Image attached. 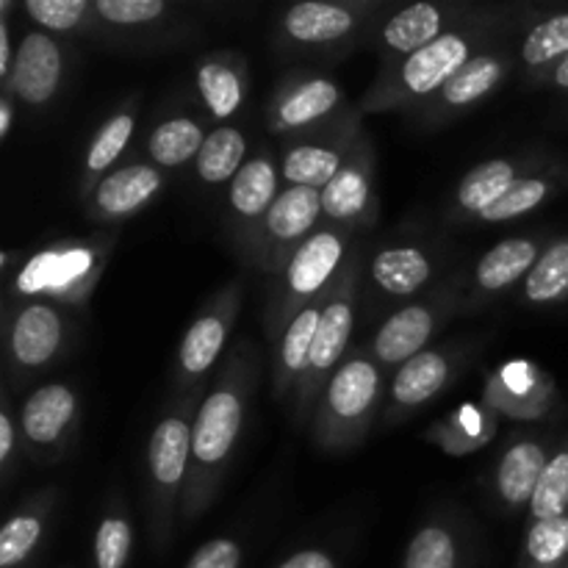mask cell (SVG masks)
Returning a JSON list of instances; mask_svg holds the SVG:
<instances>
[{
	"mask_svg": "<svg viewBox=\"0 0 568 568\" xmlns=\"http://www.w3.org/2000/svg\"><path fill=\"white\" fill-rule=\"evenodd\" d=\"M250 372L242 353L227 364L225 375L205 394L203 405L194 410L192 425V466L183 491V514L186 519L205 514L227 464L233 458L239 436L247 416Z\"/></svg>",
	"mask_w": 568,
	"mask_h": 568,
	"instance_id": "obj_1",
	"label": "cell"
},
{
	"mask_svg": "<svg viewBox=\"0 0 568 568\" xmlns=\"http://www.w3.org/2000/svg\"><path fill=\"white\" fill-rule=\"evenodd\" d=\"M480 33L475 28H453L444 37L388 67L364 98V111H392L425 105L436 98L471 59Z\"/></svg>",
	"mask_w": 568,
	"mask_h": 568,
	"instance_id": "obj_2",
	"label": "cell"
},
{
	"mask_svg": "<svg viewBox=\"0 0 568 568\" xmlns=\"http://www.w3.org/2000/svg\"><path fill=\"white\" fill-rule=\"evenodd\" d=\"M383 397V369L369 355H349L316 405L314 436L322 447H353L364 438Z\"/></svg>",
	"mask_w": 568,
	"mask_h": 568,
	"instance_id": "obj_3",
	"label": "cell"
},
{
	"mask_svg": "<svg viewBox=\"0 0 568 568\" xmlns=\"http://www.w3.org/2000/svg\"><path fill=\"white\" fill-rule=\"evenodd\" d=\"M192 405L183 403L153 427L148 442V488L153 544H164L172 508L186 491L192 466Z\"/></svg>",
	"mask_w": 568,
	"mask_h": 568,
	"instance_id": "obj_4",
	"label": "cell"
},
{
	"mask_svg": "<svg viewBox=\"0 0 568 568\" xmlns=\"http://www.w3.org/2000/svg\"><path fill=\"white\" fill-rule=\"evenodd\" d=\"M355 266H358L355 261L344 264L333 286L327 288L325 308H322L320 327H316L314 349H311L308 372H305L303 383L294 392L297 394L300 414H305V410L320 403L327 381L347 361L344 355H347L349 336H353L355 327V275H358Z\"/></svg>",
	"mask_w": 568,
	"mask_h": 568,
	"instance_id": "obj_5",
	"label": "cell"
},
{
	"mask_svg": "<svg viewBox=\"0 0 568 568\" xmlns=\"http://www.w3.org/2000/svg\"><path fill=\"white\" fill-rule=\"evenodd\" d=\"M344 253H347V236L338 227H320L294 250L288 264L283 266L275 308V320L283 322V327L333 286L338 272L344 270Z\"/></svg>",
	"mask_w": 568,
	"mask_h": 568,
	"instance_id": "obj_6",
	"label": "cell"
},
{
	"mask_svg": "<svg viewBox=\"0 0 568 568\" xmlns=\"http://www.w3.org/2000/svg\"><path fill=\"white\" fill-rule=\"evenodd\" d=\"M322 189L286 186L261 220V258L266 270L288 264L294 250L320 231Z\"/></svg>",
	"mask_w": 568,
	"mask_h": 568,
	"instance_id": "obj_7",
	"label": "cell"
},
{
	"mask_svg": "<svg viewBox=\"0 0 568 568\" xmlns=\"http://www.w3.org/2000/svg\"><path fill=\"white\" fill-rule=\"evenodd\" d=\"M375 155L369 142L358 136L338 175L322 189V216L336 225H369L375 216Z\"/></svg>",
	"mask_w": 568,
	"mask_h": 568,
	"instance_id": "obj_8",
	"label": "cell"
},
{
	"mask_svg": "<svg viewBox=\"0 0 568 568\" xmlns=\"http://www.w3.org/2000/svg\"><path fill=\"white\" fill-rule=\"evenodd\" d=\"M239 316V288L227 286L225 292L211 300L209 308L189 325L181 347H178V375L186 383L203 381L211 366L220 361L233 322Z\"/></svg>",
	"mask_w": 568,
	"mask_h": 568,
	"instance_id": "obj_9",
	"label": "cell"
},
{
	"mask_svg": "<svg viewBox=\"0 0 568 568\" xmlns=\"http://www.w3.org/2000/svg\"><path fill=\"white\" fill-rule=\"evenodd\" d=\"M64 75V53L61 44L44 31H28L17 44L14 70L3 89L26 105H48L55 98Z\"/></svg>",
	"mask_w": 568,
	"mask_h": 568,
	"instance_id": "obj_10",
	"label": "cell"
},
{
	"mask_svg": "<svg viewBox=\"0 0 568 568\" xmlns=\"http://www.w3.org/2000/svg\"><path fill=\"white\" fill-rule=\"evenodd\" d=\"M358 125L353 120L342 122L327 139H305L292 144L281 155V175L286 186L325 189L347 161L349 150L358 142Z\"/></svg>",
	"mask_w": 568,
	"mask_h": 568,
	"instance_id": "obj_11",
	"label": "cell"
},
{
	"mask_svg": "<svg viewBox=\"0 0 568 568\" xmlns=\"http://www.w3.org/2000/svg\"><path fill=\"white\" fill-rule=\"evenodd\" d=\"M338 105H342V87L333 78H303L277 94L272 103L270 128L275 133L297 136L325 122Z\"/></svg>",
	"mask_w": 568,
	"mask_h": 568,
	"instance_id": "obj_12",
	"label": "cell"
},
{
	"mask_svg": "<svg viewBox=\"0 0 568 568\" xmlns=\"http://www.w3.org/2000/svg\"><path fill=\"white\" fill-rule=\"evenodd\" d=\"M164 186V175L153 164H128L109 172L92 189V216L103 222H120L139 214Z\"/></svg>",
	"mask_w": 568,
	"mask_h": 568,
	"instance_id": "obj_13",
	"label": "cell"
},
{
	"mask_svg": "<svg viewBox=\"0 0 568 568\" xmlns=\"http://www.w3.org/2000/svg\"><path fill=\"white\" fill-rule=\"evenodd\" d=\"M510 70V61L508 55L503 53H477L436 98L427 100L422 105L425 111V120L433 122H442L447 116L460 114V111L471 109L477 105L480 100H486L488 94L497 92L499 83L505 81Z\"/></svg>",
	"mask_w": 568,
	"mask_h": 568,
	"instance_id": "obj_14",
	"label": "cell"
},
{
	"mask_svg": "<svg viewBox=\"0 0 568 568\" xmlns=\"http://www.w3.org/2000/svg\"><path fill=\"white\" fill-rule=\"evenodd\" d=\"M438 308L430 303H410L394 311L372 338V358L381 366H403L425 353L436 336Z\"/></svg>",
	"mask_w": 568,
	"mask_h": 568,
	"instance_id": "obj_15",
	"label": "cell"
},
{
	"mask_svg": "<svg viewBox=\"0 0 568 568\" xmlns=\"http://www.w3.org/2000/svg\"><path fill=\"white\" fill-rule=\"evenodd\" d=\"M369 6L361 3H325V0H303L283 14V37L294 44H336L347 39L361 26V17Z\"/></svg>",
	"mask_w": 568,
	"mask_h": 568,
	"instance_id": "obj_16",
	"label": "cell"
},
{
	"mask_svg": "<svg viewBox=\"0 0 568 568\" xmlns=\"http://www.w3.org/2000/svg\"><path fill=\"white\" fill-rule=\"evenodd\" d=\"M64 344V320L48 303H28L17 311L9 331L11 358L20 369H42Z\"/></svg>",
	"mask_w": 568,
	"mask_h": 568,
	"instance_id": "obj_17",
	"label": "cell"
},
{
	"mask_svg": "<svg viewBox=\"0 0 568 568\" xmlns=\"http://www.w3.org/2000/svg\"><path fill=\"white\" fill-rule=\"evenodd\" d=\"M78 397L67 383H44L20 408V430L33 447H55L75 425Z\"/></svg>",
	"mask_w": 568,
	"mask_h": 568,
	"instance_id": "obj_18",
	"label": "cell"
},
{
	"mask_svg": "<svg viewBox=\"0 0 568 568\" xmlns=\"http://www.w3.org/2000/svg\"><path fill=\"white\" fill-rule=\"evenodd\" d=\"M325 297L327 292L322 294V297H316L311 305H305V308L281 331L275 358V394L281 399L288 397L292 392H297L305 372H308L311 349H314L316 327H320Z\"/></svg>",
	"mask_w": 568,
	"mask_h": 568,
	"instance_id": "obj_19",
	"label": "cell"
},
{
	"mask_svg": "<svg viewBox=\"0 0 568 568\" xmlns=\"http://www.w3.org/2000/svg\"><path fill=\"white\" fill-rule=\"evenodd\" d=\"M194 83L209 114L225 122L236 116L247 100V64L231 53L205 55L194 70Z\"/></svg>",
	"mask_w": 568,
	"mask_h": 568,
	"instance_id": "obj_20",
	"label": "cell"
},
{
	"mask_svg": "<svg viewBox=\"0 0 568 568\" xmlns=\"http://www.w3.org/2000/svg\"><path fill=\"white\" fill-rule=\"evenodd\" d=\"M552 453L547 444L536 438H521L510 444L497 464V497L508 510L530 508L532 494H536L538 480L547 469Z\"/></svg>",
	"mask_w": 568,
	"mask_h": 568,
	"instance_id": "obj_21",
	"label": "cell"
},
{
	"mask_svg": "<svg viewBox=\"0 0 568 568\" xmlns=\"http://www.w3.org/2000/svg\"><path fill=\"white\" fill-rule=\"evenodd\" d=\"M281 166H277L275 155L261 150L258 155L247 159L236 178L227 186V205H231L233 216L244 225H253L266 216L272 203L281 194Z\"/></svg>",
	"mask_w": 568,
	"mask_h": 568,
	"instance_id": "obj_22",
	"label": "cell"
},
{
	"mask_svg": "<svg viewBox=\"0 0 568 568\" xmlns=\"http://www.w3.org/2000/svg\"><path fill=\"white\" fill-rule=\"evenodd\" d=\"M453 381V358L444 349H425L416 358H410L408 364H403L397 369V375L392 377V410H414L422 405L430 403L433 397L447 388V383Z\"/></svg>",
	"mask_w": 568,
	"mask_h": 568,
	"instance_id": "obj_23",
	"label": "cell"
},
{
	"mask_svg": "<svg viewBox=\"0 0 568 568\" xmlns=\"http://www.w3.org/2000/svg\"><path fill=\"white\" fill-rule=\"evenodd\" d=\"M541 258V244L538 239L516 236L494 244L475 266V283L483 294H499L514 283H525L532 266Z\"/></svg>",
	"mask_w": 568,
	"mask_h": 568,
	"instance_id": "obj_24",
	"label": "cell"
},
{
	"mask_svg": "<svg viewBox=\"0 0 568 568\" xmlns=\"http://www.w3.org/2000/svg\"><path fill=\"white\" fill-rule=\"evenodd\" d=\"M369 275L375 288L388 297H410L430 283L433 261L425 250L399 244V247L381 250L372 258Z\"/></svg>",
	"mask_w": 568,
	"mask_h": 568,
	"instance_id": "obj_25",
	"label": "cell"
},
{
	"mask_svg": "<svg viewBox=\"0 0 568 568\" xmlns=\"http://www.w3.org/2000/svg\"><path fill=\"white\" fill-rule=\"evenodd\" d=\"M525 161L516 159H488L483 164H477L475 170H469L464 175V181L458 183V194H455V209L464 216H480L491 209L497 200H503L508 194V189L519 181L521 175H527Z\"/></svg>",
	"mask_w": 568,
	"mask_h": 568,
	"instance_id": "obj_26",
	"label": "cell"
},
{
	"mask_svg": "<svg viewBox=\"0 0 568 568\" xmlns=\"http://www.w3.org/2000/svg\"><path fill=\"white\" fill-rule=\"evenodd\" d=\"M447 14L436 3H414L399 9L392 20L383 26V44L392 55L405 59L416 50L427 48L438 37L447 33Z\"/></svg>",
	"mask_w": 568,
	"mask_h": 568,
	"instance_id": "obj_27",
	"label": "cell"
},
{
	"mask_svg": "<svg viewBox=\"0 0 568 568\" xmlns=\"http://www.w3.org/2000/svg\"><path fill=\"white\" fill-rule=\"evenodd\" d=\"M205 128L194 116L178 114L166 116L150 131L148 136V159L159 170H178L200 155L205 144Z\"/></svg>",
	"mask_w": 568,
	"mask_h": 568,
	"instance_id": "obj_28",
	"label": "cell"
},
{
	"mask_svg": "<svg viewBox=\"0 0 568 568\" xmlns=\"http://www.w3.org/2000/svg\"><path fill=\"white\" fill-rule=\"evenodd\" d=\"M247 164V136L233 125H220L205 136L203 150L194 159V172L209 186H231L233 178Z\"/></svg>",
	"mask_w": 568,
	"mask_h": 568,
	"instance_id": "obj_29",
	"label": "cell"
},
{
	"mask_svg": "<svg viewBox=\"0 0 568 568\" xmlns=\"http://www.w3.org/2000/svg\"><path fill=\"white\" fill-rule=\"evenodd\" d=\"M566 172L549 170V172H527L521 175L514 186L508 189L503 200L491 205L486 214L477 216V222H486V225H503V222H514L527 216L530 211L541 209L549 197L560 189V183L566 181Z\"/></svg>",
	"mask_w": 568,
	"mask_h": 568,
	"instance_id": "obj_30",
	"label": "cell"
},
{
	"mask_svg": "<svg viewBox=\"0 0 568 568\" xmlns=\"http://www.w3.org/2000/svg\"><path fill=\"white\" fill-rule=\"evenodd\" d=\"M133 131H136V111L131 109L116 111L114 116H109V120L103 122V128L94 133V139L87 148V155H83V186L94 189L105 175H109L111 166L120 161V155L125 153L128 144H131Z\"/></svg>",
	"mask_w": 568,
	"mask_h": 568,
	"instance_id": "obj_31",
	"label": "cell"
},
{
	"mask_svg": "<svg viewBox=\"0 0 568 568\" xmlns=\"http://www.w3.org/2000/svg\"><path fill=\"white\" fill-rule=\"evenodd\" d=\"M89 266H92L89 250L42 253L20 275V292H61V288L83 286Z\"/></svg>",
	"mask_w": 568,
	"mask_h": 568,
	"instance_id": "obj_32",
	"label": "cell"
},
{
	"mask_svg": "<svg viewBox=\"0 0 568 568\" xmlns=\"http://www.w3.org/2000/svg\"><path fill=\"white\" fill-rule=\"evenodd\" d=\"M403 568H464L460 536L444 521L422 525L405 549Z\"/></svg>",
	"mask_w": 568,
	"mask_h": 568,
	"instance_id": "obj_33",
	"label": "cell"
},
{
	"mask_svg": "<svg viewBox=\"0 0 568 568\" xmlns=\"http://www.w3.org/2000/svg\"><path fill=\"white\" fill-rule=\"evenodd\" d=\"M521 294L532 305H555L568 300V239H558L541 253L521 283Z\"/></svg>",
	"mask_w": 568,
	"mask_h": 568,
	"instance_id": "obj_34",
	"label": "cell"
},
{
	"mask_svg": "<svg viewBox=\"0 0 568 568\" xmlns=\"http://www.w3.org/2000/svg\"><path fill=\"white\" fill-rule=\"evenodd\" d=\"M568 55V11L547 17L521 39V61L527 70H552Z\"/></svg>",
	"mask_w": 568,
	"mask_h": 568,
	"instance_id": "obj_35",
	"label": "cell"
},
{
	"mask_svg": "<svg viewBox=\"0 0 568 568\" xmlns=\"http://www.w3.org/2000/svg\"><path fill=\"white\" fill-rule=\"evenodd\" d=\"M568 514V442L555 449L538 480L536 494L530 503V521L558 519Z\"/></svg>",
	"mask_w": 568,
	"mask_h": 568,
	"instance_id": "obj_36",
	"label": "cell"
},
{
	"mask_svg": "<svg viewBox=\"0 0 568 568\" xmlns=\"http://www.w3.org/2000/svg\"><path fill=\"white\" fill-rule=\"evenodd\" d=\"M44 536L42 510H20L0 530V568H20Z\"/></svg>",
	"mask_w": 568,
	"mask_h": 568,
	"instance_id": "obj_37",
	"label": "cell"
},
{
	"mask_svg": "<svg viewBox=\"0 0 568 568\" xmlns=\"http://www.w3.org/2000/svg\"><path fill=\"white\" fill-rule=\"evenodd\" d=\"M136 532L128 516L109 514L94 532V568H128Z\"/></svg>",
	"mask_w": 568,
	"mask_h": 568,
	"instance_id": "obj_38",
	"label": "cell"
},
{
	"mask_svg": "<svg viewBox=\"0 0 568 568\" xmlns=\"http://www.w3.org/2000/svg\"><path fill=\"white\" fill-rule=\"evenodd\" d=\"M22 11L37 22L44 33H72L94 14V3L89 0H26Z\"/></svg>",
	"mask_w": 568,
	"mask_h": 568,
	"instance_id": "obj_39",
	"label": "cell"
},
{
	"mask_svg": "<svg viewBox=\"0 0 568 568\" xmlns=\"http://www.w3.org/2000/svg\"><path fill=\"white\" fill-rule=\"evenodd\" d=\"M170 11L164 0H98L94 14L103 22L116 28L153 26Z\"/></svg>",
	"mask_w": 568,
	"mask_h": 568,
	"instance_id": "obj_40",
	"label": "cell"
},
{
	"mask_svg": "<svg viewBox=\"0 0 568 568\" xmlns=\"http://www.w3.org/2000/svg\"><path fill=\"white\" fill-rule=\"evenodd\" d=\"M242 544L233 541V538H211L203 547L194 549V555L183 568H242Z\"/></svg>",
	"mask_w": 568,
	"mask_h": 568,
	"instance_id": "obj_41",
	"label": "cell"
},
{
	"mask_svg": "<svg viewBox=\"0 0 568 568\" xmlns=\"http://www.w3.org/2000/svg\"><path fill=\"white\" fill-rule=\"evenodd\" d=\"M277 568H338L336 558L325 549H300L292 558L283 560Z\"/></svg>",
	"mask_w": 568,
	"mask_h": 568,
	"instance_id": "obj_42",
	"label": "cell"
},
{
	"mask_svg": "<svg viewBox=\"0 0 568 568\" xmlns=\"http://www.w3.org/2000/svg\"><path fill=\"white\" fill-rule=\"evenodd\" d=\"M14 59L17 50L11 48V31H9V20H0V81H9L11 70H14Z\"/></svg>",
	"mask_w": 568,
	"mask_h": 568,
	"instance_id": "obj_43",
	"label": "cell"
},
{
	"mask_svg": "<svg viewBox=\"0 0 568 568\" xmlns=\"http://www.w3.org/2000/svg\"><path fill=\"white\" fill-rule=\"evenodd\" d=\"M14 442H17L14 422H11L9 410H3V414H0V466L11 464V455H14Z\"/></svg>",
	"mask_w": 568,
	"mask_h": 568,
	"instance_id": "obj_44",
	"label": "cell"
},
{
	"mask_svg": "<svg viewBox=\"0 0 568 568\" xmlns=\"http://www.w3.org/2000/svg\"><path fill=\"white\" fill-rule=\"evenodd\" d=\"M11 122H14V103H11V94L3 92L0 98V139H9Z\"/></svg>",
	"mask_w": 568,
	"mask_h": 568,
	"instance_id": "obj_45",
	"label": "cell"
},
{
	"mask_svg": "<svg viewBox=\"0 0 568 568\" xmlns=\"http://www.w3.org/2000/svg\"><path fill=\"white\" fill-rule=\"evenodd\" d=\"M547 81L552 83L555 89H560V92H568V55L547 72Z\"/></svg>",
	"mask_w": 568,
	"mask_h": 568,
	"instance_id": "obj_46",
	"label": "cell"
},
{
	"mask_svg": "<svg viewBox=\"0 0 568 568\" xmlns=\"http://www.w3.org/2000/svg\"><path fill=\"white\" fill-rule=\"evenodd\" d=\"M566 568H568V566H566Z\"/></svg>",
	"mask_w": 568,
	"mask_h": 568,
	"instance_id": "obj_47",
	"label": "cell"
}]
</instances>
